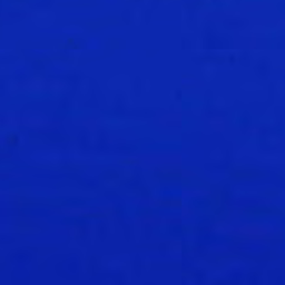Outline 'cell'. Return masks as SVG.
Masks as SVG:
<instances>
[{
  "mask_svg": "<svg viewBox=\"0 0 285 285\" xmlns=\"http://www.w3.org/2000/svg\"><path fill=\"white\" fill-rule=\"evenodd\" d=\"M284 9H285V4H284Z\"/></svg>",
  "mask_w": 285,
  "mask_h": 285,
  "instance_id": "1",
  "label": "cell"
}]
</instances>
